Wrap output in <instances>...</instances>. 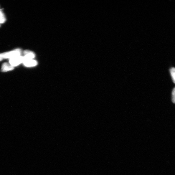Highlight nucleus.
Wrapping results in <instances>:
<instances>
[{
  "mask_svg": "<svg viewBox=\"0 0 175 175\" xmlns=\"http://www.w3.org/2000/svg\"><path fill=\"white\" fill-rule=\"evenodd\" d=\"M24 65L27 67H32L36 66L37 64V61L32 60H25L23 62Z\"/></svg>",
  "mask_w": 175,
  "mask_h": 175,
  "instance_id": "obj_4",
  "label": "nucleus"
},
{
  "mask_svg": "<svg viewBox=\"0 0 175 175\" xmlns=\"http://www.w3.org/2000/svg\"><path fill=\"white\" fill-rule=\"evenodd\" d=\"M14 69V67H12L10 64L7 63H5L2 65L1 71L3 72H6Z\"/></svg>",
  "mask_w": 175,
  "mask_h": 175,
  "instance_id": "obj_5",
  "label": "nucleus"
},
{
  "mask_svg": "<svg viewBox=\"0 0 175 175\" xmlns=\"http://www.w3.org/2000/svg\"><path fill=\"white\" fill-rule=\"evenodd\" d=\"M170 71L172 79L174 83L175 84V68H171Z\"/></svg>",
  "mask_w": 175,
  "mask_h": 175,
  "instance_id": "obj_6",
  "label": "nucleus"
},
{
  "mask_svg": "<svg viewBox=\"0 0 175 175\" xmlns=\"http://www.w3.org/2000/svg\"><path fill=\"white\" fill-rule=\"evenodd\" d=\"M25 60V58L24 56H19L10 59L9 63L12 67H14L23 63Z\"/></svg>",
  "mask_w": 175,
  "mask_h": 175,
  "instance_id": "obj_2",
  "label": "nucleus"
},
{
  "mask_svg": "<svg viewBox=\"0 0 175 175\" xmlns=\"http://www.w3.org/2000/svg\"><path fill=\"white\" fill-rule=\"evenodd\" d=\"M24 56L25 60H32L35 57V54L33 52L28 50H25L24 52Z\"/></svg>",
  "mask_w": 175,
  "mask_h": 175,
  "instance_id": "obj_3",
  "label": "nucleus"
},
{
  "mask_svg": "<svg viewBox=\"0 0 175 175\" xmlns=\"http://www.w3.org/2000/svg\"><path fill=\"white\" fill-rule=\"evenodd\" d=\"M22 54V50L20 49H17L11 51L6 52L0 54L1 57L3 59H7L11 58L21 56Z\"/></svg>",
  "mask_w": 175,
  "mask_h": 175,
  "instance_id": "obj_1",
  "label": "nucleus"
},
{
  "mask_svg": "<svg viewBox=\"0 0 175 175\" xmlns=\"http://www.w3.org/2000/svg\"><path fill=\"white\" fill-rule=\"evenodd\" d=\"M3 60V58L1 57V55H0V61H1Z\"/></svg>",
  "mask_w": 175,
  "mask_h": 175,
  "instance_id": "obj_9",
  "label": "nucleus"
},
{
  "mask_svg": "<svg viewBox=\"0 0 175 175\" xmlns=\"http://www.w3.org/2000/svg\"><path fill=\"white\" fill-rule=\"evenodd\" d=\"M6 21V18L3 13L0 11V24L4 23Z\"/></svg>",
  "mask_w": 175,
  "mask_h": 175,
  "instance_id": "obj_7",
  "label": "nucleus"
},
{
  "mask_svg": "<svg viewBox=\"0 0 175 175\" xmlns=\"http://www.w3.org/2000/svg\"><path fill=\"white\" fill-rule=\"evenodd\" d=\"M172 101L174 103H175V87L172 92Z\"/></svg>",
  "mask_w": 175,
  "mask_h": 175,
  "instance_id": "obj_8",
  "label": "nucleus"
}]
</instances>
